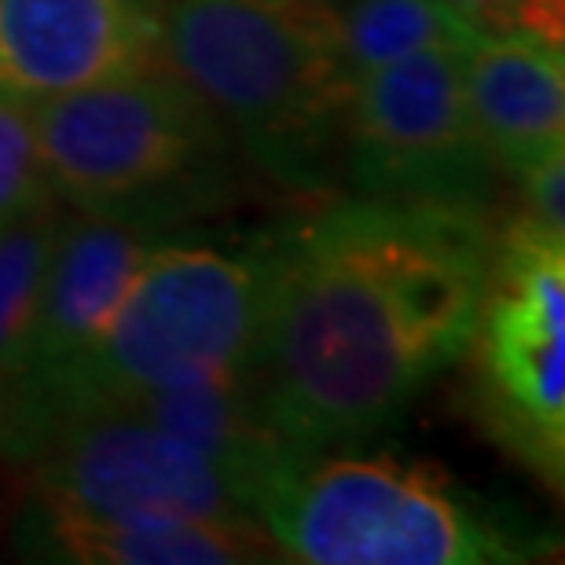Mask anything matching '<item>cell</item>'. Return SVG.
<instances>
[{
  "label": "cell",
  "instance_id": "cell-1",
  "mask_svg": "<svg viewBox=\"0 0 565 565\" xmlns=\"http://www.w3.org/2000/svg\"><path fill=\"white\" fill-rule=\"evenodd\" d=\"M492 221L467 206L349 199L265 243L250 390L298 451L364 445L467 353Z\"/></svg>",
  "mask_w": 565,
  "mask_h": 565
},
{
  "label": "cell",
  "instance_id": "cell-2",
  "mask_svg": "<svg viewBox=\"0 0 565 565\" xmlns=\"http://www.w3.org/2000/svg\"><path fill=\"white\" fill-rule=\"evenodd\" d=\"M158 55L213 110L254 169L331 191L356 74L323 0H166Z\"/></svg>",
  "mask_w": 565,
  "mask_h": 565
},
{
  "label": "cell",
  "instance_id": "cell-3",
  "mask_svg": "<svg viewBox=\"0 0 565 565\" xmlns=\"http://www.w3.org/2000/svg\"><path fill=\"white\" fill-rule=\"evenodd\" d=\"M52 195L85 217L169 228L221 206L235 143L166 63L33 104Z\"/></svg>",
  "mask_w": 565,
  "mask_h": 565
},
{
  "label": "cell",
  "instance_id": "cell-4",
  "mask_svg": "<svg viewBox=\"0 0 565 565\" xmlns=\"http://www.w3.org/2000/svg\"><path fill=\"white\" fill-rule=\"evenodd\" d=\"M257 525L305 565L529 562L533 540L448 478L437 462L298 451L262 484Z\"/></svg>",
  "mask_w": 565,
  "mask_h": 565
},
{
  "label": "cell",
  "instance_id": "cell-5",
  "mask_svg": "<svg viewBox=\"0 0 565 565\" xmlns=\"http://www.w3.org/2000/svg\"><path fill=\"white\" fill-rule=\"evenodd\" d=\"M265 287V246L239 257L213 246L158 243L104 338L66 382L52 429L77 412L143 393L250 379Z\"/></svg>",
  "mask_w": 565,
  "mask_h": 565
},
{
  "label": "cell",
  "instance_id": "cell-6",
  "mask_svg": "<svg viewBox=\"0 0 565 565\" xmlns=\"http://www.w3.org/2000/svg\"><path fill=\"white\" fill-rule=\"evenodd\" d=\"M467 353L481 426L551 492H562L565 232L529 213L492 228L489 276Z\"/></svg>",
  "mask_w": 565,
  "mask_h": 565
},
{
  "label": "cell",
  "instance_id": "cell-7",
  "mask_svg": "<svg viewBox=\"0 0 565 565\" xmlns=\"http://www.w3.org/2000/svg\"><path fill=\"white\" fill-rule=\"evenodd\" d=\"M467 49H426L356 77L342 173L360 199L489 213L500 169L470 118Z\"/></svg>",
  "mask_w": 565,
  "mask_h": 565
},
{
  "label": "cell",
  "instance_id": "cell-8",
  "mask_svg": "<svg viewBox=\"0 0 565 565\" xmlns=\"http://www.w3.org/2000/svg\"><path fill=\"white\" fill-rule=\"evenodd\" d=\"M33 459L41 511L99 522H257L228 467L121 404L63 419Z\"/></svg>",
  "mask_w": 565,
  "mask_h": 565
},
{
  "label": "cell",
  "instance_id": "cell-9",
  "mask_svg": "<svg viewBox=\"0 0 565 565\" xmlns=\"http://www.w3.org/2000/svg\"><path fill=\"white\" fill-rule=\"evenodd\" d=\"M162 63L154 0H0V93H77Z\"/></svg>",
  "mask_w": 565,
  "mask_h": 565
},
{
  "label": "cell",
  "instance_id": "cell-10",
  "mask_svg": "<svg viewBox=\"0 0 565 565\" xmlns=\"http://www.w3.org/2000/svg\"><path fill=\"white\" fill-rule=\"evenodd\" d=\"M470 118L495 169L518 177L565 151V55L522 33H478L462 60Z\"/></svg>",
  "mask_w": 565,
  "mask_h": 565
},
{
  "label": "cell",
  "instance_id": "cell-11",
  "mask_svg": "<svg viewBox=\"0 0 565 565\" xmlns=\"http://www.w3.org/2000/svg\"><path fill=\"white\" fill-rule=\"evenodd\" d=\"M38 544L82 565H239L276 551L257 522H99L55 511H41Z\"/></svg>",
  "mask_w": 565,
  "mask_h": 565
},
{
  "label": "cell",
  "instance_id": "cell-12",
  "mask_svg": "<svg viewBox=\"0 0 565 565\" xmlns=\"http://www.w3.org/2000/svg\"><path fill=\"white\" fill-rule=\"evenodd\" d=\"M334 26L356 77L426 49H467L478 38L445 0H353L334 8Z\"/></svg>",
  "mask_w": 565,
  "mask_h": 565
},
{
  "label": "cell",
  "instance_id": "cell-13",
  "mask_svg": "<svg viewBox=\"0 0 565 565\" xmlns=\"http://www.w3.org/2000/svg\"><path fill=\"white\" fill-rule=\"evenodd\" d=\"M60 224L63 217L55 210V199H49L0 235V401L15 390L22 375L44 268H49Z\"/></svg>",
  "mask_w": 565,
  "mask_h": 565
},
{
  "label": "cell",
  "instance_id": "cell-14",
  "mask_svg": "<svg viewBox=\"0 0 565 565\" xmlns=\"http://www.w3.org/2000/svg\"><path fill=\"white\" fill-rule=\"evenodd\" d=\"M52 199L30 99L0 93V235Z\"/></svg>",
  "mask_w": 565,
  "mask_h": 565
},
{
  "label": "cell",
  "instance_id": "cell-15",
  "mask_svg": "<svg viewBox=\"0 0 565 565\" xmlns=\"http://www.w3.org/2000/svg\"><path fill=\"white\" fill-rule=\"evenodd\" d=\"M478 33H522L562 49L565 0H445Z\"/></svg>",
  "mask_w": 565,
  "mask_h": 565
},
{
  "label": "cell",
  "instance_id": "cell-16",
  "mask_svg": "<svg viewBox=\"0 0 565 565\" xmlns=\"http://www.w3.org/2000/svg\"><path fill=\"white\" fill-rule=\"evenodd\" d=\"M522 191V213L547 228L565 232V151H551L514 177Z\"/></svg>",
  "mask_w": 565,
  "mask_h": 565
},
{
  "label": "cell",
  "instance_id": "cell-17",
  "mask_svg": "<svg viewBox=\"0 0 565 565\" xmlns=\"http://www.w3.org/2000/svg\"><path fill=\"white\" fill-rule=\"evenodd\" d=\"M323 4H331V8H342V4H353V0H323Z\"/></svg>",
  "mask_w": 565,
  "mask_h": 565
},
{
  "label": "cell",
  "instance_id": "cell-18",
  "mask_svg": "<svg viewBox=\"0 0 565 565\" xmlns=\"http://www.w3.org/2000/svg\"><path fill=\"white\" fill-rule=\"evenodd\" d=\"M154 4H158V8H162V4H166V0H154Z\"/></svg>",
  "mask_w": 565,
  "mask_h": 565
}]
</instances>
